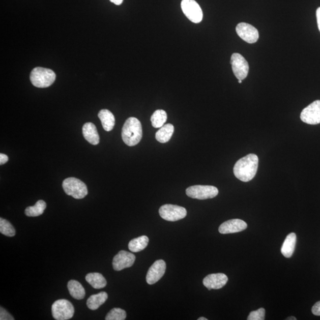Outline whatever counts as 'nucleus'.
I'll use <instances>...</instances> for the list:
<instances>
[{"label":"nucleus","instance_id":"nucleus-1","mask_svg":"<svg viewBox=\"0 0 320 320\" xmlns=\"http://www.w3.org/2000/svg\"><path fill=\"white\" fill-rule=\"evenodd\" d=\"M258 164V157L256 154H250L237 162L234 167V174L241 181L249 182L256 176Z\"/></svg>","mask_w":320,"mask_h":320},{"label":"nucleus","instance_id":"nucleus-2","mask_svg":"<svg viewBox=\"0 0 320 320\" xmlns=\"http://www.w3.org/2000/svg\"><path fill=\"white\" fill-rule=\"evenodd\" d=\"M142 137L141 122L137 118L131 117L125 122L122 131V138L129 147L137 145Z\"/></svg>","mask_w":320,"mask_h":320},{"label":"nucleus","instance_id":"nucleus-3","mask_svg":"<svg viewBox=\"0 0 320 320\" xmlns=\"http://www.w3.org/2000/svg\"><path fill=\"white\" fill-rule=\"evenodd\" d=\"M30 79L35 87L46 88L51 86L55 81L56 74L48 68L37 67L32 71Z\"/></svg>","mask_w":320,"mask_h":320},{"label":"nucleus","instance_id":"nucleus-4","mask_svg":"<svg viewBox=\"0 0 320 320\" xmlns=\"http://www.w3.org/2000/svg\"><path fill=\"white\" fill-rule=\"evenodd\" d=\"M63 188L67 195L76 199H83L88 194V187L85 183L74 178L65 179Z\"/></svg>","mask_w":320,"mask_h":320},{"label":"nucleus","instance_id":"nucleus-5","mask_svg":"<svg viewBox=\"0 0 320 320\" xmlns=\"http://www.w3.org/2000/svg\"><path fill=\"white\" fill-rule=\"evenodd\" d=\"M186 195L193 199L205 200L214 198L218 195V189L213 186L195 185L186 190Z\"/></svg>","mask_w":320,"mask_h":320},{"label":"nucleus","instance_id":"nucleus-6","mask_svg":"<svg viewBox=\"0 0 320 320\" xmlns=\"http://www.w3.org/2000/svg\"><path fill=\"white\" fill-rule=\"evenodd\" d=\"M53 317L57 320L71 319L74 314V308L67 300H57L52 305Z\"/></svg>","mask_w":320,"mask_h":320},{"label":"nucleus","instance_id":"nucleus-7","mask_svg":"<svg viewBox=\"0 0 320 320\" xmlns=\"http://www.w3.org/2000/svg\"><path fill=\"white\" fill-rule=\"evenodd\" d=\"M181 8L188 19L194 23H199L203 19V12L195 0H182Z\"/></svg>","mask_w":320,"mask_h":320},{"label":"nucleus","instance_id":"nucleus-8","mask_svg":"<svg viewBox=\"0 0 320 320\" xmlns=\"http://www.w3.org/2000/svg\"><path fill=\"white\" fill-rule=\"evenodd\" d=\"M159 214L164 220L175 222L185 218L187 215V211L182 207L166 204L160 207Z\"/></svg>","mask_w":320,"mask_h":320},{"label":"nucleus","instance_id":"nucleus-9","mask_svg":"<svg viewBox=\"0 0 320 320\" xmlns=\"http://www.w3.org/2000/svg\"><path fill=\"white\" fill-rule=\"evenodd\" d=\"M231 64L234 74L238 80H244L249 71V63L240 53H233L231 59Z\"/></svg>","mask_w":320,"mask_h":320},{"label":"nucleus","instance_id":"nucleus-10","mask_svg":"<svg viewBox=\"0 0 320 320\" xmlns=\"http://www.w3.org/2000/svg\"><path fill=\"white\" fill-rule=\"evenodd\" d=\"M302 121L310 125L320 124V100H316L305 107L301 113Z\"/></svg>","mask_w":320,"mask_h":320},{"label":"nucleus","instance_id":"nucleus-11","mask_svg":"<svg viewBox=\"0 0 320 320\" xmlns=\"http://www.w3.org/2000/svg\"><path fill=\"white\" fill-rule=\"evenodd\" d=\"M135 259L134 254L127 251H120L113 258V269L116 271H121L124 269L131 268L134 264Z\"/></svg>","mask_w":320,"mask_h":320},{"label":"nucleus","instance_id":"nucleus-12","mask_svg":"<svg viewBox=\"0 0 320 320\" xmlns=\"http://www.w3.org/2000/svg\"><path fill=\"white\" fill-rule=\"evenodd\" d=\"M237 34L243 41L249 44L256 43L259 38L256 28L246 23H240L236 27Z\"/></svg>","mask_w":320,"mask_h":320},{"label":"nucleus","instance_id":"nucleus-13","mask_svg":"<svg viewBox=\"0 0 320 320\" xmlns=\"http://www.w3.org/2000/svg\"><path fill=\"white\" fill-rule=\"evenodd\" d=\"M166 269V264L163 260H157L149 270L146 276L147 282L149 285L156 283L163 276Z\"/></svg>","mask_w":320,"mask_h":320},{"label":"nucleus","instance_id":"nucleus-14","mask_svg":"<svg viewBox=\"0 0 320 320\" xmlns=\"http://www.w3.org/2000/svg\"><path fill=\"white\" fill-rule=\"evenodd\" d=\"M247 228L246 222L239 219H234L225 221L219 226V232L222 235L239 232Z\"/></svg>","mask_w":320,"mask_h":320},{"label":"nucleus","instance_id":"nucleus-15","mask_svg":"<svg viewBox=\"0 0 320 320\" xmlns=\"http://www.w3.org/2000/svg\"><path fill=\"white\" fill-rule=\"evenodd\" d=\"M228 280V277L224 273H214L206 276L203 283L209 290L219 289L226 285Z\"/></svg>","mask_w":320,"mask_h":320},{"label":"nucleus","instance_id":"nucleus-16","mask_svg":"<svg viewBox=\"0 0 320 320\" xmlns=\"http://www.w3.org/2000/svg\"><path fill=\"white\" fill-rule=\"evenodd\" d=\"M82 134L84 138L92 145H98L100 142L98 130L96 126L91 122H88L84 125L82 127Z\"/></svg>","mask_w":320,"mask_h":320},{"label":"nucleus","instance_id":"nucleus-17","mask_svg":"<svg viewBox=\"0 0 320 320\" xmlns=\"http://www.w3.org/2000/svg\"><path fill=\"white\" fill-rule=\"evenodd\" d=\"M297 242V236L296 234L292 232L287 235L284 241L281 248V253L283 256L290 258L294 254Z\"/></svg>","mask_w":320,"mask_h":320},{"label":"nucleus","instance_id":"nucleus-18","mask_svg":"<svg viewBox=\"0 0 320 320\" xmlns=\"http://www.w3.org/2000/svg\"><path fill=\"white\" fill-rule=\"evenodd\" d=\"M98 117L106 131L109 132L112 130L115 125V118L110 111L107 109L101 110L99 111Z\"/></svg>","mask_w":320,"mask_h":320},{"label":"nucleus","instance_id":"nucleus-19","mask_svg":"<svg viewBox=\"0 0 320 320\" xmlns=\"http://www.w3.org/2000/svg\"><path fill=\"white\" fill-rule=\"evenodd\" d=\"M85 280L93 288L102 289L107 285V281L105 277L99 273H89L85 276Z\"/></svg>","mask_w":320,"mask_h":320},{"label":"nucleus","instance_id":"nucleus-20","mask_svg":"<svg viewBox=\"0 0 320 320\" xmlns=\"http://www.w3.org/2000/svg\"><path fill=\"white\" fill-rule=\"evenodd\" d=\"M68 289L72 297L75 299L80 300L85 297V289L81 284L77 280H71L68 282Z\"/></svg>","mask_w":320,"mask_h":320},{"label":"nucleus","instance_id":"nucleus-21","mask_svg":"<svg viewBox=\"0 0 320 320\" xmlns=\"http://www.w3.org/2000/svg\"><path fill=\"white\" fill-rule=\"evenodd\" d=\"M174 131V126L172 124H168L163 125L156 133L157 141L161 143L167 142L170 141Z\"/></svg>","mask_w":320,"mask_h":320},{"label":"nucleus","instance_id":"nucleus-22","mask_svg":"<svg viewBox=\"0 0 320 320\" xmlns=\"http://www.w3.org/2000/svg\"><path fill=\"white\" fill-rule=\"evenodd\" d=\"M108 295L105 292L93 295L87 301V305L92 310H98L107 301Z\"/></svg>","mask_w":320,"mask_h":320},{"label":"nucleus","instance_id":"nucleus-23","mask_svg":"<svg viewBox=\"0 0 320 320\" xmlns=\"http://www.w3.org/2000/svg\"><path fill=\"white\" fill-rule=\"evenodd\" d=\"M149 239L148 237L142 236L134 239H132L129 243V250L132 252L137 253L144 250L148 246Z\"/></svg>","mask_w":320,"mask_h":320},{"label":"nucleus","instance_id":"nucleus-24","mask_svg":"<svg viewBox=\"0 0 320 320\" xmlns=\"http://www.w3.org/2000/svg\"><path fill=\"white\" fill-rule=\"evenodd\" d=\"M46 208L45 201L39 200L33 207H28L25 210V214L27 217H35L40 216L44 213Z\"/></svg>","mask_w":320,"mask_h":320},{"label":"nucleus","instance_id":"nucleus-25","mask_svg":"<svg viewBox=\"0 0 320 320\" xmlns=\"http://www.w3.org/2000/svg\"><path fill=\"white\" fill-rule=\"evenodd\" d=\"M167 120V113L163 110H157L154 111L151 121H152V126L154 128H160L164 125L165 122Z\"/></svg>","mask_w":320,"mask_h":320},{"label":"nucleus","instance_id":"nucleus-26","mask_svg":"<svg viewBox=\"0 0 320 320\" xmlns=\"http://www.w3.org/2000/svg\"><path fill=\"white\" fill-rule=\"evenodd\" d=\"M0 232L7 237L16 235V230L11 223L3 218H0Z\"/></svg>","mask_w":320,"mask_h":320},{"label":"nucleus","instance_id":"nucleus-27","mask_svg":"<svg viewBox=\"0 0 320 320\" xmlns=\"http://www.w3.org/2000/svg\"><path fill=\"white\" fill-rule=\"evenodd\" d=\"M127 318V312L121 308H114L106 316V320H124Z\"/></svg>","mask_w":320,"mask_h":320},{"label":"nucleus","instance_id":"nucleus-28","mask_svg":"<svg viewBox=\"0 0 320 320\" xmlns=\"http://www.w3.org/2000/svg\"><path fill=\"white\" fill-rule=\"evenodd\" d=\"M265 319V310L260 308L256 311H251L247 320H264Z\"/></svg>","mask_w":320,"mask_h":320},{"label":"nucleus","instance_id":"nucleus-29","mask_svg":"<svg viewBox=\"0 0 320 320\" xmlns=\"http://www.w3.org/2000/svg\"><path fill=\"white\" fill-rule=\"evenodd\" d=\"M1 312H0V319L1 320H13L14 318L8 312H7L5 309L1 307L0 309Z\"/></svg>","mask_w":320,"mask_h":320},{"label":"nucleus","instance_id":"nucleus-30","mask_svg":"<svg viewBox=\"0 0 320 320\" xmlns=\"http://www.w3.org/2000/svg\"><path fill=\"white\" fill-rule=\"evenodd\" d=\"M312 312L315 315L320 316V301L316 303L312 307Z\"/></svg>","mask_w":320,"mask_h":320},{"label":"nucleus","instance_id":"nucleus-31","mask_svg":"<svg viewBox=\"0 0 320 320\" xmlns=\"http://www.w3.org/2000/svg\"><path fill=\"white\" fill-rule=\"evenodd\" d=\"M9 160V157L6 154H0V164L3 165L7 163Z\"/></svg>","mask_w":320,"mask_h":320},{"label":"nucleus","instance_id":"nucleus-32","mask_svg":"<svg viewBox=\"0 0 320 320\" xmlns=\"http://www.w3.org/2000/svg\"><path fill=\"white\" fill-rule=\"evenodd\" d=\"M316 16H317L318 27L320 32V7H319V8H318V9L317 10V12H316Z\"/></svg>","mask_w":320,"mask_h":320},{"label":"nucleus","instance_id":"nucleus-33","mask_svg":"<svg viewBox=\"0 0 320 320\" xmlns=\"http://www.w3.org/2000/svg\"><path fill=\"white\" fill-rule=\"evenodd\" d=\"M124 0H110V2L114 4L117 6H120L122 5V3H123Z\"/></svg>","mask_w":320,"mask_h":320},{"label":"nucleus","instance_id":"nucleus-34","mask_svg":"<svg viewBox=\"0 0 320 320\" xmlns=\"http://www.w3.org/2000/svg\"><path fill=\"white\" fill-rule=\"evenodd\" d=\"M286 319H287V320H296L297 318L296 317H289L286 318Z\"/></svg>","mask_w":320,"mask_h":320},{"label":"nucleus","instance_id":"nucleus-35","mask_svg":"<svg viewBox=\"0 0 320 320\" xmlns=\"http://www.w3.org/2000/svg\"><path fill=\"white\" fill-rule=\"evenodd\" d=\"M198 320H208V319L205 317H200L198 318Z\"/></svg>","mask_w":320,"mask_h":320},{"label":"nucleus","instance_id":"nucleus-36","mask_svg":"<svg viewBox=\"0 0 320 320\" xmlns=\"http://www.w3.org/2000/svg\"><path fill=\"white\" fill-rule=\"evenodd\" d=\"M239 82L240 84L242 83V80H239Z\"/></svg>","mask_w":320,"mask_h":320}]
</instances>
